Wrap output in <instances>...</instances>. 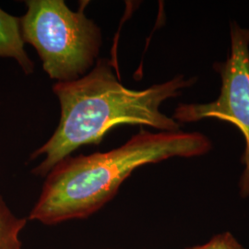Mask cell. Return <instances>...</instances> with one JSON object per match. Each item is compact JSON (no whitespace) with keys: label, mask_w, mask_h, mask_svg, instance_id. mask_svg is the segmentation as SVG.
<instances>
[{"label":"cell","mask_w":249,"mask_h":249,"mask_svg":"<svg viewBox=\"0 0 249 249\" xmlns=\"http://www.w3.org/2000/svg\"><path fill=\"white\" fill-rule=\"evenodd\" d=\"M196 81V77L186 80L180 75L147 89H128L116 79L107 59H98L79 80L56 82L53 90L61 107L60 121L48 142L31 155L32 160L45 155L33 172L45 177L75 150L98 145L120 124L148 125L166 132L180 130L182 124L161 113L160 107Z\"/></svg>","instance_id":"obj_1"},{"label":"cell","mask_w":249,"mask_h":249,"mask_svg":"<svg viewBox=\"0 0 249 249\" xmlns=\"http://www.w3.org/2000/svg\"><path fill=\"white\" fill-rule=\"evenodd\" d=\"M212 148L199 132L141 129L115 150L68 157L48 174L30 219L51 225L86 218L116 196L134 170L172 157L200 156Z\"/></svg>","instance_id":"obj_2"},{"label":"cell","mask_w":249,"mask_h":249,"mask_svg":"<svg viewBox=\"0 0 249 249\" xmlns=\"http://www.w3.org/2000/svg\"><path fill=\"white\" fill-rule=\"evenodd\" d=\"M86 3L73 11L63 0H29L19 18L24 43L36 48L45 71L57 82L79 80L99 59L101 29L86 17Z\"/></svg>","instance_id":"obj_3"},{"label":"cell","mask_w":249,"mask_h":249,"mask_svg":"<svg viewBox=\"0 0 249 249\" xmlns=\"http://www.w3.org/2000/svg\"><path fill=\"white\" fill-rule=\"evenodd\" d=\"M222 79L219 97L206 104H180L172 116L179 124L217 118L234 124L243 134L246 150L242 162L241 196H249V29L231 25V49L226 61L214 65Z\"/></svg>","instance_id":"obj_4"},{"label":"cell","mask_w":249,"mask_h":249,"mask_svg":"<svg viewBox=\"0 0 249 249\" xmlns=\"http://www.w3.org/2000/svg\"><path fill=\"white\" fill-rule=\"evenodd\" d=\"M20 18L0 9V57L14 58L25 74L35 71V65L24 49Z\"/></svg>","instance_id":"obj_5"},{"label":"cell","mask_w":249,"mask_h":249,"mask_svg":"<svg viewBox=\"0 0 249 249\" xmlns=\"http://www.w3.org/2000/svg\"><path fill=\"white\" fill-rule=\"evenodd\" d=\"M26 223V219L17 217L0 196V249H22L19 233Z\"/></svg>","instance_id":"obj_6"},{"label":"cell","mask_w":249,"mask_h":249,"mask_svg":"<svg viewBox=\"0 0 249 249\" xmlns=\"http://www.w3.org/2000/svg\"><path fill=\"white\" fill-rule=\"evenodd\" d=\"M189 249H244L230 232H225L214 236L203 246Z\"/></svg>","instance_id":"obj_7"}]
</instances>
